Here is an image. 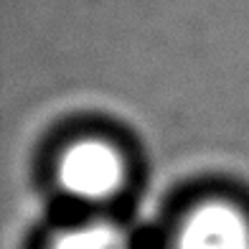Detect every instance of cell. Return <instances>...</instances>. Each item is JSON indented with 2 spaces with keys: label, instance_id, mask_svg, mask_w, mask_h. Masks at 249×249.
<instances>
[{
  "label": "cell",
  "instance_id": "3",
  "mask_svg": "<svg viewBox=\"0 0 249 249\" xmlns=\"http://www.w3.org/2000/svg\"><path fill=\"white\" fill-rule=\"evenodd\" d=\"M53 249H130L122 234L109 226H87L64 234Z\"/></svg>",
  "mask_w": 249,
  "mask_h": 249
},
{
  "label": "cell",
  "instance_id": "2",
  "mask_svg": "<svg viewBox=\"0 0 249 249\" xmlns=\"http://www.w3.org/2000/svg\"><path fill=\"white\" fill-rule=\"evenodd\" d=\"M173 249H249V221L229 203H203L180 226Z\"/></svg>",
  "mask_w": 249,
  "mask_h": 249
},
{
  "label": "cell",
  "instance_id": "1",
  "mask_svg": "<svg viewBox=\"0 0 249 249\" xmlns=\"http://www.w3.org/2000/svg\"><path fill=\"white\" fill-rule=\"evenodd\" d=\"M122 155L105 140H79L59 160V183L82 201H105L122 183Z\"/></svg>",
  "mask_w": 249,
  "mask_h": 249
}]
</instances>
